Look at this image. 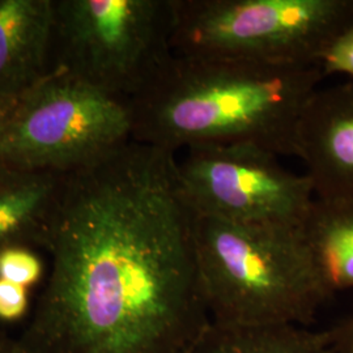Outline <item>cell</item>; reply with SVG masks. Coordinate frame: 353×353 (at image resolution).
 I'll return each instance as SVG.
<instances>
[{"label": "cell", "instance_id": "1", "mask_svg": "<svg viewBox=\"0 0 353 353\" xmlns=\"http://www.w3.org/2000/svg\"><path fill=\"white\" fill-rule=\"evenodd\" d=\"M176 153L130 140L61 174L26 353H189L210 323Z\"/></svg>", "mask_w": 353, "mask_h": 353}, {"label": "cell", "instance_id": "2", "mask_svg": "<svg viewBox=\"0 0 353 353\" xmlns=\"http://www.w3.org/2000/svg\"><path fill=\"white\" fill-rule=\"evenodd\" d=\"M323 79L321 65L173 54L151 85L126 103L131 140L173 153L252 145L296 156L303 109Z\"/></svg>", "mask_w": 353, "mask_h": 353}, {"label": "cell", "instance_id": "3", "mask_svg": "<svg viewBox=\"0 0 353 353\" xmlns=\"http://www.w3.org/2000/svg\"><path fill=\"white\" fill-rule=\"evenodd\" d=\"M192 239L210 322L305 326L332 296L300 225L194 214Z\"/></svg>", "mask_w": 353, "mask_h": 353}, {"label": "cell", "instance_id": "4", "mask_svg": "<svg viewBox=\"0 0 353 353\" xmlns=\"http://www.w3.org/2000/svg\"><path fill=\"white\" fill-rule=\"evenodd\" d=\"M176 55L321 65L353 0H172Z\"/></svg>", "mask_w": 353, "mask_h": 353}, {"label": "cell", "instance_id": "5", "mask_svg": "<svg viewBox=\"0 0 353 353\" xmlns=\"http://www.w3.org/2000/svg\"><path fill=\"white\" fill-rule=\"evenodd\" d=\"M52 8L50 72L115 100L139 96L174 54L172 0H52Z\"/></svg>", "mask_w": 353, "mask_h": 353}, {"label": "cell", "instance_id": "6", "mask_svg": "<svg viewBox=\"0 0 353 353\" xmlns=\"http://www.w3.org/2000/svg\"><path fill=\"white\" fill-rule=\"evenodd\" d=\"M131 140L125 102L50 72L23 93L0 138V170L65 174Z\"/></svg>", "mask_w": 353, "mask_h": 353}, {"label": "cell", "instance_id": "7", "mask_svg": "<svg viewBox=\"0 0 353 353\" xmlns=\"http://www.w3.org/2000/svg\"><path fill=\"white\" fill-rule=\"evenodd\" d=\"M181 194L191 212L237 223L301 225L314 201L306 174L252 145H204L178 161Z\"/></svg>", "mask_w": 353, "mask_h": 353}, {"label": "cell", "instance_id": "8", "mask_svg": "<svg viewBox=\"0 0 353 353\" xmlns=\"http://www.w3.org/2000/svg\"><path fill=\"white\" fill-rule=\"evenodd\" d=\"M296 157L316 199L353 202L352 80L316 89L297 127Z\"/></svg>", "mask_w": 353, "mask_h": 353}, {"label": "cell", "instance_id": "9", "mask_svg": "<svg viewBox=\"0 0 353 353\" xmlns=\"http://www.w3.org/2000/svg\"><path fill=\"white\" fill-rule=\"evenodd\" d=\"M52 0H0V97L19 99L50 72Z\"/></svg>", "mask_w": 353, "mask_h": 353}, {"label": "cell", "instance_id": "10", "mask_svg": "<svg viewBox=\"0 0 353 353\" xmlns=\"http://www.w3.org/2000/svg\"><path fill=\"white\" fill-rule=\"evenodd\" d=\"M59 179L52 173L0 170V250L38 246Z\"/></svg>", "mask_w": 353, "mask_h": 353}, {"label": "cell", "instance_id": "11", "mask_svg": "<svg viewBox=\"0 0 353 353\" xmlns=\"http://www.w3.org/2000/svg\"><path fill=\"white\" fill-rule=\"evenodd\" d=\"M300 228L331 294L353 290V202L314 198Z\"/></svg>", "mask_w": 353, "mask_h": 353}, {"label": "cell", "instance_id": "12", "mask_svg": "<svg viewBox=\"0 0 353 353\" xmlns=\"http://www.w3.org/2000/svg\"><path fill=\"white\" fill-rule=\"evenodd\" d=\"M189 353H336L334 332L299 325L225 326L210 322Z\"/></svg>", "mask_w": 353, "mask_h": 353}, {"label": "cell", "instance_id": "13", "mask_svg": "<svg viewBox=\"0 0 353 353\" xmlns=\"http://www.w3.org/2000/svg\"><path fill=\"white\" fill-rule=\"evenodd\" d=\"M43 265L36 252L26 246L0 250V279L30 288L42 278Z\"/></svg>", "mask_w": 353, "mask_h": 353}, {"label": "cell", "instance_id": "14", "mask_svg": "<svg viewBox=\"0 0 353 353\" xmlns=\"http://www.w3.org/2000/svg\"><path fill=\"white\" fill-rule=\"evenodd\" d=\"M322 74L347 75L353 81V24L332 41L321 62Z\"/></svg>", "mask_w": 353, "mask_h": 353}, {"label": "cell", "instance_id": "15", "mask_svg": "<svg viewBox=\"0 0 353 353\" xmlns=\"http://www.w3.org/2000/svg\"><path fill=\"white\" fill-rule=\"evenodd\" d=\"M28 309V288L0 279V325L21 321Z\"/></svg>", "mask_w": 353, "mask_h": 353}, {"label": "cell", "instance_id": "16", "mask_svg": "<svg viewBox=\"0 0 353 353\" xmlns=\"http://www.w3.org/2000/svg\"><path fill=\"white\" fill-rule=\"evenodd\" d=\"M332 332L336 353H353V313L344 325Z\"/></svg>", "mask_w": 353, "mask_h": 353}, {"label": "cell", "instance_id": "17", "mask_svg": "<svg viewBox=\"0 0 353 353\" xmlns=\"http://www.w3.org/2000/svg\"><path fill=\"white\" fill-rule=\"evenodd\" d=\"M0 353H26L19 338L10 336L0 327Z\"/></svg>", "mask_w": 353, "mask_h": 353}, {"label": "cell", "instance_id": "18", "mask_svg": "<svg viewBox=\"0 0 353 353\" xmlns=\"http://www.w3.org/2000/svg\"><path fill=\"white\" fill-rule=\"evenodd\" d=\"M17 99H1L0 97V138L7 126V122L12 114L13 108L16 105Z\"/></svg>", "mask_w": 353, "mask_h": 353}, {"label": "cell", "instance_id": "19", "mask_svg": "<svg viewBox=\"0 0 353 353\" xmlns=\"http://www.w3.org/2000/svg\"><path fill=\"white\" fill-rule=\"evenodd\" d=\"M0 327H3V326H1V325H0Z\"/></svg>", "mask_w": 353, "mask_h": 353}]
</instances>
